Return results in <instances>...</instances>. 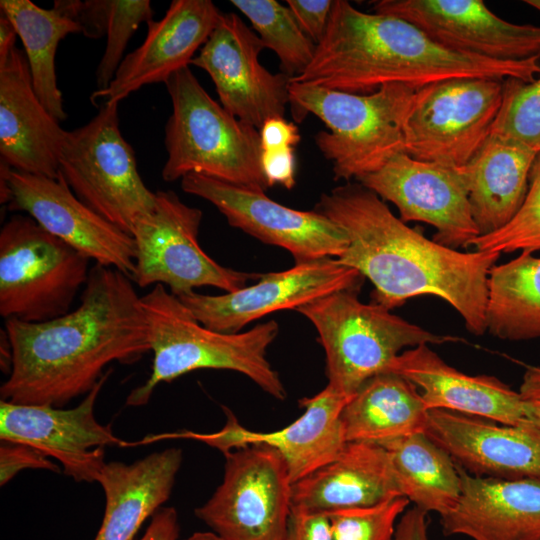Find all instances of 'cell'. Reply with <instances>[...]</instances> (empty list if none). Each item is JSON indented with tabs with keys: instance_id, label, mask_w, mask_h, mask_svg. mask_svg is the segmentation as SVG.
Listing matches in <instances>:
<instances>
[{
	"instance_id": "45",
	"label": "cell",
	"mask_w": 540,
	"mask_h": 540,
	"mask_svg": "<svg viewBox=\"0 0 540 540\" xmlns=\"http://www.w3.org/2000/svg\"><path fill=\"white\" fill-rule=\"evenodd\" d=\"M18 36L10 18L0 10V64L3 63L16 47Z\"/></svg>"
},
{
	"instance_id": "21",
	"label": "cell",
	"mask_w": 540,
	"mask_h": 540,
	"mask_svg": "<svg viewBox=\"0 0 540 540\" xmlns=\"http://www.w3.org/2000/svg\"><path fill=\"white\" fill-rule=\"evenodd\" d=\"M220 15L210 0H173L160 20L147 23L142 44L124 57L109 86L94 91L91 101L120 102L145 85L165 84L189 66Z\"/></svg>"
},
{
	"instance_id": "5",
	"label": "cell",
	"mask_w": 540,
	"mask_h": 540,
	"mask_svg": "<svg viewBox=\"0 0 540 540\" xmlns=\"http://www.w3.org/2000/svg\"><path fill=\"white\" fill-rule=\"evenodd\" d=\"M165 86L172 113L164 129V181L200 174L254 191L270 188L261 169L258 129L213 100L189 66L174 73Z\"/></svg>"
},
{
	"instance_id": "1",
	"label": "cell",
	"mask_w": 540,
	"mask_h": 540,
	"mask_svg": "<svg viewBox=\"0 0 540 540\" xmlns=\"http://www.w3.org/2000/svg\"><path fill=\"white\" fill-rule=\"evenodd\" d=\"M12 367L1 400L64 407L88 394L112 362L132 364L151 351L146 311L132 279L96 264L79 306L56 319L5 320Z\"/></svg>"
},
{
	"instance_id": "22",
	"label": "cell",
	"mask_w": 540,
	"mask_h": 540,
	"mask_svg": "<svg viewBox=\"0 0 540 540\" xmlns=\"http://www.w3.org/2000/svg\"><path fill=\"white\" fill-rule=\"evenodd\" d=\"M470 474L540 480V429L430 410L425 432Z\"/></svg>"
},
{
	"instance_id": "47",
	"label": "cell",
	"mask_w": 540,
	"mask_h": 540,
	"mask_svg": "<svg viewBox=\"0 0 540 540\" xmlns=\"http://www.w3.org/2000/svg\"><path fill=\"white\" fill-rule=\"evenodd\" d=\"M525 416L528 423L540 429V402L525 400Z\"/></svg>"
},
{
	"instance_id": "23",
	"label": "cell",
	"mask_w": 540,
	"mask_h": 540,
	"mask_svg": "<svg viewBox=\"0 0 540 540\" xmlns=\"http://www.w3.org/2000/svg\"><path fill=\"white\" fill-rule=\"evenodd\" d=\"M66 134L37 97L26 55L15 47L0 64L1 163L57 179Z\"/></svg>"
},
{
	"instance_id": "43",
	"label": "cell",
	"mask_w": 540,
	"mask_h": 540,
	"mask_svg": "<svg viewBox=\"0 0 540 540\" xmlns=\"http://www.w3.org/2000/svg\"><path fill=\"white\" fill-rule=\"evenodd\" d=\"M259 133L261 150L294 148L301 140L298 127L282 116L267 119Z\"/></svg>"
},
{
	"instance_id": "50",
	"label": "cell",
	"mask_w": 540,
	"mask_h": 540,
	"mask_svg": "<svg viewBox=\"0 0 540 540\" xmlns=\"http://www.w3.org/2000/svg\"><path fill=\"white\" fill-rule=\"evenodd\" d=\"M403 540H427V539L419 534H412V535L407 536Z\"/></svg>"
},
{
	"instance_id": "20",
	"label": "cell",
	"mask_w": 540,
	"mask_h": 540,
	"mask_svg": "<svg viewBox=\"0 0 540 540\" xmlns=\"http://www.w3.org/2000/svg\"><path fill=\"white\" fill-rule=\"evenodd\" d=\"M373 12L406 20L460 54L501 61L540 55V26L508 22L482 0H380Z\"/></svg>"
},
{
	"instance_id": "25",
	"label": "cell",
	"mask_w": 540,
	"mask_h": 540,
	"mask_svg": "<svg viewBox=\"0 0 540 540\" xmlns=\"http://www.w3.org/2000/svg\"><path fill=\"white\" fill-rule=\"evenodd\" d=\"M456 465L461 495L456 506L440 516L446 536L540 540V480L476 476Z\"/></svg>"
},
{
	"instance_id": "18",
	"label": "cell",
	"mask_w": 540,
	"mask_h": 540,
	"mask_svg": "<svg viewBox=\"0 0 540 540\" xmlns=\"http://www.w3.org/2000/svg\"><path fill=\"white\" fill-rule=\"evenodd\" d=\"M363 276L336 258L295 263L290 269L260 274L258 282L234 292L179 296L196 320L220 333H239L269 313L294 309L340 290H359Z\"/></svg>"
},
{
	"instance_id": "7",
	"label": "cell",
	"mask_w": 540,
	"mask_h": 540,
	"mask_svg": "<svg viewBox=\"0 0 540 540\" xmlns=\"http://www.w3.org/2000/svg\"><path fill=\"white\" fill-rule=\"evenodd\" d=\"M359 290H340L299 308L315 327L326 355L328 386L348 397L373 376L388 372L405 348L462 341L430 332L376 304Z\"/></svg>"
},
{
	"instance_id": "3",
	"label": "cell",
	"mask_w": 540,
	"mask_h": 540,
	"mask_svg": "<svg viewBox=\"0 0 540 540\" xmlns=\"http://www.w3.org/2000/svg\"><path fill=\"white\" fill-rule=\"evenodd\" d=\"M540 74V55L519 61L460 54L431 40L401 18L366 13L334 0L327 29L307 69L291 82L353 94H370L387 85L415 90L453 78H517L532 82Z\"/></svg>"
},
{
	"instance_id": "16",
	"label": "cell",
	"mask_w": 540,
	"mask_h": 540,
	"mask_svg": "<svg viewBox=\"0 0 540 540\" xmlns=\"http://www.w3.org/2000/svg\"><path fill=\"white\" fill-rule=\"evenodd\" d=\"M357 182L382 200L393 203L404 223L418 221L433 226L436 232L432 240L441 245L466 248L480 236L461 167L421 161L399 153Z\"/></svg>"
},
{
	"instance_id": "31",
	"label": "cell",
	"mask_w": 540,
	"mask_h": 540,
	"mask_svg": "<svg viewBox=\"0 0 540 540\" xmlns=\"http://www.w3.org/2000/svg\"><path fill=\"white\" fill-rule=\"evenodd\" d=\"M486 332L509 341L540 337V258L521 252L489 272Z\"/></svg>"
},
{
	"instance_id": "27",
	"label": "cell",
	"mask_w": 540,
	"mask_h": 540,
	"mask_svg": "<svg viewBox=\"0 0 540 540\" xmlns=\"http://www.w3.org/2000/svg\"><path fill=\"white\" fill-rule=\"evenodd\" d=\"M182 461V450L172 447L132 463L106 462L97 480L105 510L94 540H133L170 498Z\"/></svg>"
},
{
	"instance_id": "11",
	"label": "cell",
	"mask_w": 540,
	"mask_h": 540,
	"mask_svg": "<svg viewBox=\"0 0 540 540\" xmlns=\"http://www.w3.org/2000/svg\"><path fill=\"white\" fill-rule=\"evenodd\" d=\"M221 484L195 515L220 540H284L292 481L282 456L250 445L224 454Z\"/></svg>"
},
{
	"instance_id": "2",
	"label": "cell",
	"mask_w": 540,
	"mask_h": 540,
	"mask_svg": "<svg viewBox=\"0 0 540 540\" xmlns=\"http://www.w3.org/2000/svg\"><path fill=\"white\" fill-rule=\"evenodd\" d=\"M314 210L345 231L349 244L336 259L371 281L373 303L391 310L409 298L434 295L461 315L472 334L486 332L488 277L499 253L460 252L428 239L359 182L322 194Z\"/></svg>"
},
{
	"instance_id": "30",
	"label": "cell",
	"mask_w": 540,
	"mask_h": 540,
	"mask_svg": "<svg viewBox=\"0 0 540 540\" xmlns=\"http://www.w3.org/2000/svg\"><path fill=\"white\" fill-rule=\"evenodd\" d=\"M403 497L424 512L443 516L458 503L461 480L453 458L426 433L381 444Z\"/></svg>"
},
{
	"instance_id": "36",
	"label": "cell",
	"mask_w": 540,
	"mask_h": 540,
	"mask_svg": "<svg viewBox=\"0 0 540 540\" xmlns=\"http://www.w3.org/2000/svg\"><path fill=\"white\" fill-rule=\"evenodd\" d=\"M149 0H107L106 47L96 69L97 90L109 86L139 25L152 20Z\"/></svg>"
},
{
	"instance_id": "38",
	"label": "cell",
	"mask_w": 540,
	"mask_h": 540,
	"mask_svg": "<svg viewBox=\"0 0 540 540\" xmlns=\"http://www.w3.org/2000/svg\"><path fill=\"white\" fill-rule=\"evenodd\" d=\"M25 469L61 472L60 465L38 449L23 443L2 441L0 446V485L4 486Z\"/></svg>"
},
{
	"instance_id": "14",
	"label": "cell",
	"mask_w": 540,
	"mask_h": 540,
	"mask_svg": "<svg viewBox=\"0 0 540 540\" xmlns=\"http://www.w3.org/2000/svg\"><path fill=\"white\" fill-rule=\"evenodd\" d=\"M106 371L94 388L73 408L15 404L0 400L1 441L23 443L60 463L76 482H97L107 446L131 447L110 425L95 417L97 398L109 378Z\"/></svg>"
},
{
	"instance_id": "37",
	"label": "cell",
	"mask_w": 540,
	"mask_h": 540,
	"mask_svg": "<svg viewBox=\"0 0 540 540\" xmlns=\"http://www.w3.org/2000/svg\"><path fill=\"white\" fill-rule=\"evenodd\" d=\"M410 501L397 497L379 504L326 513L333 540H394L396 525Z\"/></svg>"
},
{
	"instance_id": "46",
	"label": "cell",
	"mask_w": 540,
	"mask_h": 540,
	"mask_svg": "<svg viewBox=\"0 0 540 540\" xmlns=\"http://www.w3.org/2000/svg\"><path fill=\"white\" fill-rule=\"evenodd\" d=\"M519 393L524 400L540 402V366H526Z\"/></svg>"
},
{
	"instance_id": "34",
	"label": "cell",
	"mask_w": 540,
	"mask_h": 540,
	"mask_svg": "<svg viewBox=\"0 0 540 540\" xmlns=\"http://www.w3.org/2000/svg\"><path fill=\"white\" fill-rule=\"evenodd\" d=\"M540 152V77L502 81V100L491 133Z\"/></svg>"
},
{
	"instance_id": "9",
	"label": "cell",
	"mask_w": 540,
	"mask_h": 540,
	"mask_svg": "<svg viewBox=\"0 0 540 540\" xmlns=\"http://www.w3.org/2000/svg\"><path fill=\"white\" fill-rule=\"evenodd\" d=\"M118 106L103 102L88 123L67 131L59 173L83 203L130 234L135 220L154 209L156 193L143 182L121 134Z\"/></svg>"
},
{
	"instance_id": "39",
	"label": "cell",
	"mask_w": 540,
	"mask_h": 540,
	"mask_svg": "<svg viewBox=\"0 0 540 540\" xmlns=\"http://www.w3.org/2000/svg\"><path fill=\"white\" fill-rule=\"evenodd\" d=\"M53 7L77 22L84 36H106L107 0H55Z\"/></svg>"
},
{
	"instance_id": "6",
	"label": "cell",
	"mask_w": 540,
	"mask_h": 540,
	"mask_svg": "<svg viewBox=\"0 0 540 540\" xmlns=\"http://www.w3.org/2000/svg\"><path fill=\"white\" fill-rule=\"evenodd\" d=\"M417 90L387 85L370 94H353L290 82L293 118L308 114L329 129L320 131L315 144L332 163L334 179L351 182L383 167L404 153V126Z\"/></svg>"
},
{
	"instance_id": "4",
	"label": "cell",
	"mask_w": 540,
	"mask_h": 540,
	"mask_svg": "<svg viewBox=\"0 0 540 540\" xmlns=\"http://www.w3.org/2000/svg\"><path fill=\"white\" fill-rule=\"evenodd\" d=\"M142 302L149 323L153 362L147 380L128 394L127 406L147 404L159 384L199 369L236 371L275 399L286 398L279 374L266 357L267 348L279 332L275 320L243 333L216 332L199 323L162 284L154 285L142 296Z\"/></svg>"
},
{
	"instance_id": "44",
	"label": "cell",
	"mask_w": 540,
	"mask_h": 540,
	"mask_svg": "<svg viewBox=\"0 0 540 540\" xmlns=\"http://www.w3.org/2000/svg\"><path fill=\"white\" fill-rule=\"evenodd\" d=\"M180 533L179 517L174 507H162L153 516L138 540H178Z\"/></svg>"
},
{
	"instance_id": "13",
	"label": "cell",
	"mask_w": 540,
	"mask_h": 540,
	"mask_svg": "<svg viewBox=\"0 0 540 540\" xmlns=\"http://www.w3.org/2000/svg\"><path fill=\"white\" fill-rule=\"evenodd\" d=\"M181 188L213 204L232 227L287 250L295 263L338 258L348 247L345 231L327 216L286 207L265 192L200 174L184 176Z\"/></svg>"
},
{
	"instance_id": "42",
	"label": "cell",
	"mask_w": 540,
	"mask_h": 540,
	"mask_svg": "<svg viewBox=\"0 0 540 540\" xmlns=\"http://www.w3.org/2000/svg\"><path fill=\"white\" fill-rule=\"evenodd\" d=\"M260 164L269 187L279 184L290 190L295 186L296 157L293 147L262 150Z\"/></svg>"
},
{
	"instance_id": "15",
	"label": "cell",
	"mask_w": 540,
	"mask_h": 540,
	"mask_svg": "<svg viewBox=\"0 0 540 540\" xmlns=\"http://www.w3.org/2000/svg\"><path fill=\"white\" fill-rule=\"evenodd\" d=\"M1 182L9 188V210L26 212L46 231L96 264L133 278L136 247L132 235L83 203L60 173L54 179L16 171L1 163Z\"/></svg>"
},
{
	"instance_id": "10",
	"label": "cell",
	"mask_w": 540,
	"mask_h": 540,
	"mask_svg": "<svg viewBox=\"0 0 540 540\" xmlns=\"http://www.w3.org/2000/svg\"><path fill=\"white\" fill-rule=\"evenodd\" d=\"M202 215L174 191L156 192L154 209L138 217L130 232L136 247L132 280L138 286L167 285L179 297L203 286L230 293L259 279L260 274L221 266L202 250L198 242Z\"/></svg>"
},
{
	"instance_id": "17",
	"label": "cell",
	"mask_w": 540,
	"mask_h": 540,
	"mask_svg": "<svg viewBox=\"0 0 540 540\" xmlns=\"http://www.w3.org/2000/svg\"><path fill=\"white\" fill-rule=\"evenodd\" d=\"M259 36L233 12L223 13L191 63L212 79L220 104L260 130L272 117H284L291 78L271 73L260 62Z\"/></svg>"
},
{
	"instance_id": "19",
	"label": "cell",
	"mask_w": 540,
	"mask_h": 540,
	"mask_svg": "<svg viewBox=\"0 0 540 540\" xmlns=\"http://www.w3.org/2000/svg\"><path fill=\"white\" fill-rule=\"evenodd\" d=\"M351 397L327 385L318 394L301 399L303 414L280 430L269 432L249 430L225 408L226 422L219 431L200 433L183 430L149 435L141 440V444L182 438L202 442L220 450L223 454L250 445L266 446L282 456L294 483L334 460L345 447L347 442L341 413Z\"/></svg>"
},
{
	"instance_id": "32",
	"label": "cell",
	"mask_w": 540,
	"mask_h": 540,
	"mask_svg": "<svg viewBox=\"0 0 540 540\" xmlns=\"http://www.w3.org/2000/svg\"><path fill=\"white\" fill-rule=\"evenodd\" d=\"M0 10L10 18L22 41L37 97L58 121L65 120L55 55L60 41L81 33L80 26L56 8L43 9L30 0H1Z\"/></svg>"
},
{
	"instance_id": "48",
	"label": "cell",
	"mask_w": 540,
	"mask_h": 540,
	"mask_svg": "<svg viewBox=\"0 0 540 540\" xmlns=\"http://www.w3.org/2000/svg\"><path fill=\"white\" fill-rule=\"evenodd\" d=\"M183 540H220V538L212 531L195 532Z\"/></svg>"
},
{
	"instance_id": "24",
	"label": "cell",
	"mask_w": 540,
	"mask_h": 540,
	"mask_svg": "<svg viewBox=\"0 0 540 540\" xmlns=\"http://www.w3.org/2000/svg\"><path fill=\"white\" fill-rule=\"evenodd\" d=\"M388 372L421 390L428 410H445L506 425H526L525 400L495 376L468 375L447 364L429 345L399 354Z\"/></svg>"
},
{
	"instance_id": "41",
	"label": "cell",
	"mask_w": 540,
	"mask_h": 540,
	"mask_svg": "<svg viewBox=\"0 0 540 540\" xmlns=\"http://www.w3.org/2000/svg\"><path fill=\"white\" fill-rule=\"evenodd\" d=\"M284 540H333L328 515L292 507Z\"/></svg>"
},
{
	"instance_id": "33",
	"label": "cell",
	"mask_w": 540,
	"mask_h": 540,
	"mask_svg": "<svg viewBox=\"0 0 540 540\" xmlns=\"http://www.w3.org/2000/svg\"><path fill=\"white\" fill-rule=\"evenodd\" d=\"M250 21L265 48L280 61L290 78L303 73L312 62L317 45L302 31L291 10L275 0H231Z\"/></svg>"
},
{
	"instance_id": "26",
	"label": "cell",
	"mask_w": 540,
	"mask_h": 540,
	"mask_svg": "<svg viewBox=\"0 0 540 540\" xmlns=\"http://www.w3.org/2000/svg\"><path fill=\"white\" fill-rule=\"evenodd\" d=\"M403 497L386 449L348 442L331 462L292 484V507L320 513Z\"/></svg>"
},
{
	"instance_id": "35",
	"label": "cell",
	"mask_w": 540,
	"mask_h": 540,
	"mask_svg": "<svg viewBox=\"0 0 540 540\" xmlns=\"http://www.w3.org/2000/svg\"><path fill=\"white\" fill-rule=\"evenodd\" d=\"M471 245L479 251L499 254L540 250V152L532 165L528 191L517 213L503 227L478 236Z\"/></svg>"
},
{
	"instance_id": "8",
	"label": "cell",
	"mask_w": 540,
	"mask_h": 540,
	"mask_svg": "<svg viewBox=\"0 0 540 540\" xmlns=\"http://www.w3.org/2000/svg\"><path fill=\"white\" fill-rule=\"evenodd\" d=\"M89 261L32 217L12 215L0 231V315L39 323L67 314Z\"/></svg>"
},
{
	"instance_id": "28",
	"label": "cell",
	"mask_w": 540,
	"mask_h": 540,
	"mask_svg": "<svg viewBox=\"0 0 540 540\" xmlns=\"http://www.w3.org/2000/svg\"><path fill=\"white\" fill-rule=\"evenodd\" d=\"M537 154L512 140L490 134L471 160L461 166L471 214L480 235L500 229L517 213L526 197Z\"/></svg>"
},
{
	"instance_id": "40",
	"label": "cell",
	"mask_w": 540,
	"mask_h": 540,
	"mask_svg": "<svg viewBox=\"0 0 540 540\" xmlns=\"http://www.w3.org/2000/svg\"><path fill=\"white\" fill-rule=\"evenodd\" d=\"M334 0H287L302 31L317 45L323 38Z\"/></svg>"
},
{
	"instance_id": "12",
	"label": "cell",
	"mask_w": 540,
	"mask_h": 540,
	"mask_svg": "<svg viewBox=\"0 0 540 540\" xmlns=\"http://www.w3.org/2000/svg\"><path fill=\"white\" fill-rule=\"evenodd\" d=\"M502 81L453 78L420 88L404 126V153L451 167L467 164L491 133Z\"/></svg>"
},
{
	"instance_id": "49",
	"label": "cell",
	"mask_w": 540,
	"mask_h": 540,
	"mask_svg": "<svg viewBox=\"0 0 540 540\" xmlns=\"http://www.w3.org/2000/svg\"><path fill=\"white\" fill-rule=\"evenodd\" d=\"M524 3L540 12V0H525Z\"/></svg>"
},
{
	"instance_id": "29",
	"label": "cell",
	"mask_w": 540,
	"mask_h": 540,
	"mask_svg": "<svg viewBox=\"0 0 540 540\" xmlns=\"http://www.w3.org/2000/svg\"><path fill=\"white\" fill-rule=\"evenodd\" d=\"M429 411L418 388L409 380L393 372L377 374L358 389L342 410L345 440L381 445L425 433Z\"/></svg>"
}]
</instances>
